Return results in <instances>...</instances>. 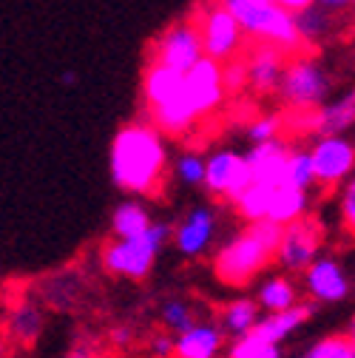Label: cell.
Instances as JSON below:
<instances>
[{
    "label": "cell",
    "mask_w": 355,
    "mask_h": 358,
    "mask_svg": "<svg viewBox=\"0 0 355 358\" xmlns=\"http://www.w3.org/2000/svg\"><path fill=\"white\" fill-rule=\"evenodd\" d=\"M151 225H154V219H151L148 208L140 205V202H134V199L117 205L114 213H111V234H114V239L140 236V234H145Z\"/></svg>",
    "instance_id": "603a6c76"
},
{
    "label": "cell",
    "mask_w": 355,
    "mask_h": 358,
    "mask_svg": "<svg viewBox=\"0 0 355 358\" xmlns=\"http://www.w3.org/2000/svg\"><path fill=\"white\" fill-rule=\"evenodd\" d=\"M333 12L324 9L321 3H313V6H307L304 12L296 15V26H298V34H301V43H304V49L310 46H319V43L327 37L330 26H333Z\"/></svg>",
    "instance_id": "484cf974"
},
{
    "label": "cell",
    "mask_w": 355,
    "mask_h": 358,
    "mask_svg": "<svg viewBox=\"0 0 355 358\" xmlns=\"http://www.w3.org/2000/svg\"><path fill=\"white\" fill-rule=\"evenodd\" d=\"M261 322V304L253 301V299H233L222 307V327L231 338H239V336H247L256 330V324Z\"/></svg>",
    "instance_id": "ffe728a7"
},
{
    "label": "cell",
    "mask_w": 355,
    "mask_h": 358,
    "mask_svg": "<svg viewBox=\"0 0 355 358\" xmlns=\"http://www.w3.org/2000/svg\"><path fill=\"white\" fill-rule=\"evenodd\" d=\"M304 358H355V344L349 336H330L316 341L304 352Z\"/></svg>",
    "instance_id": "4dcf8cb0"
},
{
    "label": "cell",
    "mask_w": 355,
    "mask_h": 358,
    "mask_svg": "<svg viewBox=\"0 0 355 358\" xmlns=\"http://www.w3.org/2000/svg\"><path fill=\"white\" fill-rule=\"evenodd\" d=\"M185 88V71H176L165 63H151L145 69V77H143V97H145V106L148 111L168 103L171 97H176Z\"/></svg>",
    "instance_id": "e0dca14e"
},
{
    "label": "cell",
    "mask_w": 355,
    "mask_h": 358,
    "mask_svg": "<svg viewBox=\"0 0 355 358\" xmlns=\"http://www.w3.org/2000/svg\"><path fill=\"white\" fill-rule=\"evenodd\" d=\"M205 171H208V159H202L199 154H182L173 165V176L176 182L185 188H199L205 185Z\"/></svg>",
    "instance_id": "f546056e"
},
{
    "label": "cell",
    "mask_w": 355,
    "mask_h": 358,
    "mask_svg": "<svg viewBox=\"0 0 355 358\" xmlns=\"http://www.w3.org/2000/svg\"><path fill=\"white\" fill-rule=\"evenodd\" d=\"M199 29H202V43H205L208 57H213L219 63L239 57V52L245 46V29L225 3L208 6L199 17Z\"/></svg>",
    "instance_id": "ba28073f"
},
{
    "label": "cell",
    "mask_w": 355,
    "mask_h": 358,
    "mask_svg": "<svg viewBox=\"0 0 355 358\" xmlns=\"http://www.w3.org/2000/svg\"><path fill=\"white\" fill-rule=\"evenodd\" d=\"M338 210H341V225L344 231L355 239V176L344 185L341 199H338Z\"/></svg>",
    "instance_id": "d6a6232c"
},
{
    "label": "cell",
    "mask_w": 355,
    "mask_h": 358,
    "mask_svg": "<svg viewBox=\"0 0 355 358\" xmlns=\"http://www.w3.org/2000/svg\"><path fill=\"white\" fill-rule=\"evenodd\" d=\"M330 94V74L313 55H290L279 97L293 111H313L327 103Z\"/></svg>",
    "instance_id": "5b68a950"
},
{
    "label": "cell",
    "mask_w": 355,
    "mask_h": 358,
    "mask_svg": "<svg viewBox=\"0 0 355 358\" xmlns=\"http://www.w3.org/2000/svg\"><path fill=\"white\" fill-rule=\"evenodd\" d=\"M307 208H310V191L296 188V185H279L273 194L268 219L279 222V225H290V222L307 216Z\"/></svg>",
    "instance_id": "7402d4cb"
},
{
    "label": "cell",
    "mask_w": 355,
    "mask_h": 358,
    "mask_svg": "<svg viewBox=\"0 0 355 358\" xmlns=\"http://www.w3.org/2000/svg\"><path fill=\"white\" fill-rule=\"evenodd\" d=\"M228 358H284V355H282V344L247 333L233 338V344L228 347Z\"/></svg>",
    "instance_id": "f1b7e54d"
},
{
    "label": "cell",
    "mask_w": 355,
    "mask_h": 358,
    "mask_svg": "<svg viewBox=\"0 0 355 358\" xmlns=\"http://www.w3.org/2000/svg\"><path fill=\"white\" fill-rule=\"evenodd\" d=\"M279 6H284L287 12H293V15H298V12H304L307 6H313V3H319V0H276Z\"/></svg>",
    "instance_id": "8d00e7d4"
},
{
    "label": "cell",
    "mask_w": 355,
    "mask_h": 358,
    "mask_svg": "<svg viewBox=\"0 0 355 358\" xmlns=\"http://www.w3.org/2000/svg\"><path fill=\"white\" fill-rule=\"evenodd\" d=\"M282 231L284 225L270 219L247 222L245 231L231 236L213 253V276L228 287H245L268 267L270 259H276Z\"/></svg>",
    "instance_id": "7a4b0ae2"
},
{
    "label": "cell",
    "mask_w": 355,
    "mask_h": 358,
    "mask_svg": "<svg viewBox=\"0 0 355 358\" xmlns=\"http://www.w3.org/2000/svg\"><path fill=\"white\" fill-rule=\"evenodd\" d=\"M247 60V88L259 97L279 94V85L287 69V55L273 43H259L245 57Z\"/></svg>",
    "instance_id": "5bb4252c"
},
{
    "label": "cell",
    "mask_w": 355,
    "mask_h": 358,
    "mask_svg": "<svg viewBox=\"0 0 355 358\" xmlns=\"http://www.w3.org/2000/svg\"><path fill=\"white\" fill-rule=\"evenodd\" d=\"M301 276L307 296L321 304H338L352 293V282L335 256H319Z\"/></svg>",
    "instance_id": "4fadbf2b"
},
{
    "label": "cell",
    "mask_w": 355,
    "mask_h": 358,
    "mask_svg": "<svg viewBox=\"0 0 355 358\" xmlns=\"http://www.w3.org/2000/svg\"><path fill=\"white\" fill-rule=\"evenodd\" d=\"M253 182V171L247 162V154H239L233 148H222L208 157V171H205V191L210 196H222L233 202L247 185Z\"/></svg>",
    "instance_id": "9c48e42d"
},
{
    "label": "cell",
    "mask_w": 355,
    "mask_h": 358,
    "mask_svg": "<svg viewBox=\"0 0 355 358\" xmlns=\"http://www.w3.org/2000/svg\"><path fill=\"white\" fill-rule=\"evenodd\" d=\"M313 319V304H307V301H298L293 304L290 310H282V313H270V316H264L259 324H256V336L261 338H268V341H276L282 344L284 338H290L304 322Z\"/></svg>",
    "instance_id": "d6986e66"
},
{
    "label": "cell",
    "mask_w": 355,
    "mask_h": 358,
    "mask_svg": "<svg viewBox=\"0 0 355 358\" xmlns=\"http://www.w3.org/2000/svg\"><path fill=\"white\" fill-rule=\"evenodd\" d=\"M279 131H282V122H279V117H259V120H253L250 125H247V137H250V143H268V140H276L279 137Z\"/></svg>",
    "instance_id": "1f68e13d"
},
{
    "label": "cell",
    "mask_w": 355,
    "mask_h": 358,
    "mask_svg": "<svg viewBox=\"0 0 355 358\" xmlns=\"http://www.w3.org/2000/svg\"><path fill=\"white\" fill-rule=\"evenodd\" d=\"M301 358H304V355H301Z\"/></svg>",
    "instance_id": "7bdbcfd3"
},
{
    "label": "cell",
    "mask_w": 355,
    "mask_h": 358,
    "mask_svg": "<svg viewBox=\"0 0 355 358\" xmlns=\"http://www.w3.org/2000/svg\"><path fill=\"white\" fill-rule=\"evenodd\" d=\"M225 88H228V94H239L247 88V60H228L225 63Z\"/></svg>",
    "instance_id": "836d02e7"
},
{
    "label": "cell",
    "mask_w": 355,
    "mask_h": 358,
    "mask_svg": "<svg viewBox=\"0 0 355 358\" xmlns=\"http://www.w3.org/2000/svg\"><path fill=\"white\" fill-rule=\"evenodd\" d=\"M205 57L199 20H180L168 26L151 46V63H165L176 71H191Z\"/></svg>",
    "instance_id": "8992f818"
},
{
    "label": "cell",
    "mask_w": 355,
    "mask_h": 358,
    "mask_svg": "<svg viewBox=\"0 0 355 358\" xmlns=\"http://www.w3.org/2000/svg\"><path fill=\"white\" fill-rule=\"evenodd\" d=\"M349 338H352V344H355V316H352V322H349V333H347Z\"/></svg>",
    "instance_id": "60d3db41"
},
{
    "label": "cell",
    "mask_w": 355,
    "mask_h": 358,
    "mask_svg": "<svg viewBox=\"0 0 355 358\" xmlns=\"http://www.w3.org/2000/svg\"><path fill=\"white\" fill-rule=\"evenodd\" d=\"M256 301L268 313H282V310H290L293 304H298V287L287 276H270L259 285Z\"/></svg>",
    "instance_id": "d4e9b609"
},
{
    "label": "cell",
    "mask_w": 355,
    "mask_h": 358,
    "mask_svg": "<svg viewBox=\"0 0 355 358\" xmlns=\"http://www.w3.org/2000/svg\"><path fill=\"white\" fill-rule=\"evenodd\" d=\"M185 88L191 94V103L196 108V114L205 120L210 117L228 97L225 88V63H219L213 57H202L188 74H185Z\"/></svg>",
    "instance_id": "8fae6325"
},
{
    "label": "cell",
    "mask_w": 355,
    "mask_h": 358,
    "mask_svg": "<svg viewBox=\"0 0 355 358\" xmlns=\"http://www.w3.org/2000/svg\"><path fill=\"white\" fill-rule=\"evenodd\" d=\"M222 3L242 23L245 34L256 37L259 43H273L284 55H298L304 49L296 15L279 6L276 0H222Z\"/></svg>",
    "instance_id": "3957f363"
},
{
    "label": "cell",
    "mask_w": 355,
    "mask_h": 358,
    "mask_svg": "<svg viewBox=\"0 0 355 358\" xmlns=\"http://www.w3.org/2000/svg\"><path fill=\"white\" fill-rule=\"evenodd\" d=\"M321 245H324V234H321L319 219L301 216V219L290 222V225H284L276 259L287 273H304L307 267L319 259Z\"/></svg>",
    "instance_id": "52a82bcc"
},
{
    "label": "cell",
    "mask_w": 355,
    "mask_h": 358,
    "mask_svg": "<svg viewBox=\"0 0 355 358\" xmlns=\"http://www.w3.org/2000/svg\"><path fill=\"white\" fill-rule=\"evenodd\" d=\"M319 3H321L324 9H330V12H344V9L352 6V0H319Z\"/></svg>",
    "instance_id": "74e56055"
},
{
    "label": "cell",
    "mask_w": 355,
    "mask_h": 358,
    "mask_svg": "<svg viewBox=\"0 0 355 358\" xmlns=\"http://www.w3.org/2000/svg\"><path fill=\"white\" fill-rule=\"evenodd\" d=\"M279 185H268V182H253L231 202L233 210L245 219V222H259V219H268L270 213V202H273V194H276Z\"/></svg>",
    "instance_id": "cb8c5ba5"
},
{
    "label": "cell",
    "mask_w": 355,
    "mask_h": 358,
    "mask_svg": "<svg viewBox=\"0 0 355 358\" xmlns=\"http://www.w3.org/2000/svg\"><path fill=\"white\" fill-rule=\"evenodd\" d=\"M287 157H290V145L279 137L268 143H253V148L247 151L253 179L268 185H287Z\"/></svg>",
    "instance_id": "9a60e30c"
},
{
    "label": "cell",
    "mask_w": 355,
    "mask_h": 358,
    "mask_svg": "<svg viewBox=\"0 0 355 358\" xmlns=\"http://www.w3.org/2000/svg\"><path fill=\"white\" fill-rule=\"evenodd\" d=\"M352 9H355V0H352Z\"/></svg>",
    "instance_id": "b9f144b4"
},
{
    "label": "cell",
    "mask_w": 355,
    "mask_h": 358,
    "mask_svg": "<svg viewBox=\"0 0 355 358\" xmlns=\"http://www.w3.org/2000/svg\"><path fill=\"white\" fill-rule=\"evenodd\" d=\"M225 327L213 322H199L188 333L176 336V355L173 358H219L225 344Z\"/></svg>",
    "instance_id": "2e32d148"
},
{
    "label": "cell",
    "mask_w": 355,
    "mask_h": 358,
    "mask_svg": "<svg viewBox=\"0 0 355 358\" xmlns=\"http://www.w3.org/2000/svg\"><path fill=\"white\" fill-rule=\"evenodd\" d=\"M66 358H94V352H92V347L77 344V347H71V350L66 352Z\"/></svg>",
    "instance_id": "f35d334b"
},
{
    "label": "cell",
    "mask_w": 355,
    "mask_h": 358,
    "mask_svg": "<svg viewBox=\"0 0 355 358\" xmlns=\"http://www.w3.org/2000/svg\"><path fill=\"white\" fill-rule=\"evenodd\" d=\"M216 231H219L216 210L208 208V205H196L180 222H176L173 245H176V250H180L185 259H199L216 242Z\"/></svg>",
    "instance_id": "7c38bea8"
},
{
    "label": "cell",
    "mask_w": 355,
    "mask_h": 358,
    "mask_svg": "<svg viewBox=\"0 0 355 358\" xmlns=\"http://www.w3.org/2000/svg\"><path fill=\"white\" fill-rule=\"evenodd\" d=\"M159 319H162L165 330H171L173 336H182V333H188L194 324L202 322L199 313H196V307L188 304L185 299H168V301H162Z\"/></svg>",
    "instance_id": "4316f807"
},
{
    "label": "cell",
    "mask_w": 355,
    "mask_h": 358,
    "mask_svg": "<svg viewBox=\"0 0 355 358\" xmlns=\"http://www.w3.org/2000/svg\"><path fill=\"white\" fill-rule=\"evenodd\" d=\"M108 336H111V341H114L117 347H125V344L131 341V336H134V333H131V327H128V324H117V327H114Z\"/></svg>",
    "instance_id": "d590c367"
},
{
    "label": "cell",
    "mask_w": 355,
    "mask_h": 358,
    "mask_svg": "<svg viewBox=\"0 0 355 358\" xmlns=\"http://www.w3.org/2000/svg\"><path fill=\"white\" fill-rule=\"evenodd\" d=\"M151 355H154V358H173V355H176V338H173L171 330L157 333V336L151 338Z\"/></svg>",
    "instance_id": "e575fe53"
},
{
    "label": "cell",
    "mask_w": 355,
    "mask_h": 358,
    "mask_svg": "<svg viewBox=\"0 0 355 358\" xmlns=\"http://www.w3.org/2000/svg\"><path fill=\"white\" fill-rule=\"evenodd\" d=\"M355 125V88L324 106H319V111H310V128L321 134H344L347 128Z\"/></svg>",
    "instance_id": "ac0fdd59"
},
{
    "label": "cell",
    "mask_w": 355,
    "mask_h": 358,
    "mask_svg": "<svg viewBox=\"0 0 355 358\" xmlns=\"http://www.w3.org/2000/svg\"><path fill=\"white\" fill-rule=\"evenodd\" d=\"M310 154H313L319 185L327 191L344 185L355 171V143H349L344 134H321Z\"/></svg>",
    "instance_id": "30bf717a"
},
{
    "label": "cell",
    "mask_w": 355,
    "mask_h": 358,
    "mask_svg": "<svg viewBox=\"0 0 355 358\" xmlns=\"http://www.w3.org/2000/svg\"><path fill=\"white\" fill-rule=\"evenodd\" d=\"M173 239V228L168 222H154V225L131 239H114L103 250V267L122 279H145L162 248Z\"/></svg>",
    "instance_id": "277c9868"
},
{
    "label": "cell",
    "mask_w": 355,
    "mask_h": 358,
    "mask_svg": "<svg viewBox=\"0 0 355 358\" xmlns=\"http://www.w3.org/2000/svg\"><path fill=\"white\" fill-rule=\"evenodd\" d=\"M168 171V145L165 131L154 122L122 125L108 151L111 182L134 196H151L159 191Z\"/></svg>",
    "instance_id": "6da1fadb"
},
{
    "label": "cell",
    "mask_w": 355,
    "mask_h": 358,
    "mask_svg": "<svg viewBox=\"0 0 355 358\" xmlns=\"http://www.w3.org/2000/svg\"><path fill=\"white\" fill-rule=\"evenodd\" d=\"M43 333V313L31 299H20L12 310H9V336L23 344L31 347Z\"/></svg>",
    "instance_id": "44dd1931"
},
{
    "label": "cell",
    "mask_w": 355,
    "mask_h": 358,
    "mask_svg": "<svg viewBox=\"0 0 355 358\" xmlns=\"http://www.w3.org/2000/svg\"><path fill=\"white\" fill-rule=\"evenodd\" d=\"M287 185H296V188H304V191L319 185L316 165H313V154H310V148H290V157H287Z\"/></svg>",
    "instance_id": "83f0119b"
},
{
    "label": "cell",
    "mask_w": 355,
    "mask_h": 358,
    "mask_svg": "<svg viewBox=\"0 0 355 358\" xmlns=\"http://www.w3.org/2000/svg\"><path fill=\"white\" fill-rule=\"evenodd\" d=\"M63 83H66V85H74V83H77V74H74V71H66V74H63Z\"/></svg>",
    "instance_id": "ab89813d"
}]
</instances>
